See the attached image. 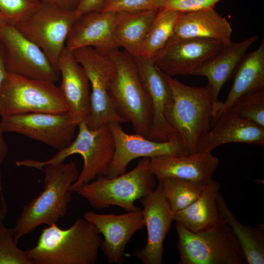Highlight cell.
Masks as SVG:
<instances>
[{
    "mask_svg": "<svg viewBox=\"0 0 264 264\" xmlns=\"http://www.w3.org/2000/svg\"><path fill=\"white\" fill-rule=\"evenodd\" d=\"M7 71L4 61L3 50L0 44V88ZM0 128V166L4 160L8 153V147Z\"/></svg>",
    "mask_w": 264,
    "mask_h": 264,
    "instance_id": "e575fe53",
    "label": "cell"
},
{
    "mask_svg": "<svg viewBox=\"0 0 264 264\" xmlns=\"http://www.w3.org/2000/svg\"><path fill=\"white\" fill-rule=\"evenodd\" d=\"M43 190L25 205L13 228L15 242L42 224H57L66 214L71 200L70 188L79 172L73 161L45 166Z\"/></svg>",
    "mask_w": 264,
    "mask_h": 264,
    "instance_id": "7a4b0ae2",
    "label": "cell"
},
{
    "mask_svg": "<svg viewBox=\"0 0 264 264\" xmlns=\"http://www.w3.org/2000/svg\"><path fill=\"white\" fill-rule=\"evenodd\" d=\"M157 10L115 13L113 37L118 48L123 47L132 57L140 56L148 30Z\"/></svg>",
    "mask_w": 264,
    "mask_h": 264,
    "instance_id": "484cf974",
    "label": "cell"
},
{
    "mask_svg": "<svg viewBox=\"0 0 264 264\" xmlns=\"http://www.w3.org/2000/svg\"><path fill=\"white\" fill-rule=\"evenodd\" d=\"M67 108L54 82L7 72L0 88V116L34 112L57 113Z\"/></svg>",
    "mask_w": 264,
    "mask_h": 264,
    "instance_id": "52a82bcc",
    "label": "cell"
},
{
    "mask_svg": "<svg viewBox=\"0 0 264 264\" xmlns=\"http://www.w3.org/2000/svg\"><path fill=\"white\" fill-rule=\"evenodd\" d=\"M232 76V86L225 100L220 101L218 111L212 119L214 122L241 96L264 88V40L256 49L244 55Z\"/></svg>",
    "mask_w": 264,
    "mask_h": 264,
    "instance_id": "cb8c5ba5",
    "label": "cell"
},
{
    "mask_svg": "<svg viewBox=\"0 0 264 264\" xmlns=\"http://www.w3.org/2000/svg\"><path fill=\"white\" fill-rule=\"evenodd\" d=\"M155 1L156 0H104L100 10L116 13L156 9Z\"/></svg>",
    "mask_w": 264,
    "mask_h": 264,
    "instance_id": "836d02e7",
    "label": "cell"
},
{
    "mask_svg": "<svg viewBox=\"0 0 264 264\" xmlns=\"http://www.w3.org/2000/svg\"><path fill=\"white\" fill-rule=\"evenodd\" d=\"M102 241L93 224L79 218L67 229L57 224L44 228L36 244L25 251L33 264H95Z\"/></svg>",
    "mask_w": 264,
    "mask_h": 264,
    "instance_id": "6da1fadb",
    "label": "cell"
},
{
    "mask_svg": "<svg viewBox=\"0 0 264 264\" xmlns=\"http://www.w3.org/2000/svg\"><path fill=\"white\" fill-rule=\"evenodd\" d=\"M215 122L214 127L201 139L198 152L212 151L218 146L231 143L264 145V128L229 111L221 115Z\"/></svg>",
    "mask_w": 264,
    "mask_h": 264,
    "instance_id": "7402d4cb",
    "label": "cell"
},
{
    "mask_svg": "<svg viewBox=\"0 0 264 264\" xmlns=\"http://www.w3.org/2000/svg\"><path fill=\"white\" fill-rule=\"evenodd\" d=\"M76 20L75 10H67L41 2L35 13L14 25L41 48L58 69L59 59Z\"/></svg>",
    "mask_w": 264,
    "mask_h": 264,
    "instance_id": "30bf717a",
    "label": "cell"
},
{
    "mask_svg": "<svg viewBox=\"0 0 264 264\" xmlns=\"http://www.w3.org/2000/svg\"><path fill=\"white\" fill-rule=\"evenodd\" d=\"M223 45L211 40L182 38L174 34L152 59L154 65L167 76L192 75Z\"/></svg>",
    "mask_w": 264,
    "mask_h": 264,
    "instance_id": "5bb4252c",
    "label": "cell"
},
{
    "mask_svg": "<svg viewBox=\"0 0 264 264\" xmlns=\"http://www.w3.org/2000/svg\"><path fill=\"white\" fill-rule=\"evenodd\" d=\"M109 125L112 135L115 150L105 176L111 178L126 172L131 161L139 158L187 154L178 135L165 141H157L135 133L130 134L123 130L121 123Z\"/></svg>",
    "mask_w": 264,
    "mask_h": 264,
    "instance_id": "4fadbf2b",
    "label": "cell"
},
{
    "mask_svg": "<svg viewBox=\"0 0 264 264\" xmlns=\"http://www.w3.org/2000/svg\"><path fill=\"white\" fill-rule=\"evenodd\" d=\"M41 4L39 0H0V12L16 24L35 13Z\"/></svg>",
    "mask_w": 264,
    "mask_h": 264,
    "instance_id": "1f68e13d",
    "label": "cell"
},
{
    "mask_svg": "<svg viewBox=\"0 0 264 264\" xmlns=\"http://www.w3.org/2000/svg\"><path fill=\"white\" fill-rule=\"evenodd\" d=\"M82 66L90 86V107L86 123L96 129L112 122L125 123L117 113L109 94V86L114 71V64L109 54H102L92 47L72 51Z\"/></svg>",
    "mask_w": 264,
    "mask_h": 264,
    "instance_id": "9c48e42d",
    "label": "cell"
},
{
    "mask_svg": "<svg viewBox=\"0 0 264 264\" xmlns=\"http://www.w3.org/2000/svg\"><path fill=\"white\" fill-rule=\"evenodd\" d=\"M219 162L212 151L206 150L192 154L152 157L149 158L148 169L158 179L173 177L206 185L212 179Z\"/></svg>",
    "mask_w": 264,
    "mask_h": 264,
    "instance_id": "e0dca14e",
    "label": "cell"
},
{
    "mask_svg": "<svg viewBox=\"0 0 264 264\" xmlns=\"http://www.w3.org/2000/svg\"><path fill=\"white\" fill-rule=\"evenodd\" d=\"M219 183L213 179L199 197L185 208L173 212L174 221L187 230L198 232L225 223L218 208Z\"/></svg>",
    "mask_w": 264,
    "mask_h": 264,
    "instance_id": "d4e9b609",
    "label": "cell"
},
{
    "mask_svg": "<svg viewBox=\"0 0 264 264\" xmlns=\"http://www.w3.org/2000/svg\"><path fill=\"white\" fill-rule=\"evenodd\" d=\"M115 13L96 11L85 14L74 23L66 47L73 51L92 47L102 54H108L118 48L114 40Z\"/></svg>",
    "mask_w": 264,
    "mask_h": 264,
    "instance_id": "d6986e66",
    "label": "cell"
},
{
    "mask_svg": "<svg viewBox=\"0 0 264 264\" xmlns=\"http://www.w3.org/2000/svg\"><path fill=\"white\" fill-rule=\"evenodd\" d=\"M0 264H33L26 253L17 246L13 228L0 223Z\"/></svg>",
    "mask_w": 264,
    "mask_h": 264,
    "instance_id": "4dcf8cb0",
    "label": "cell"
},
{
    "mask_svg": "<svg viewBox=\"0 0 264 264\" xmlns=\"http://www.w3.org/2000/svg\"><path fill=\"white\" fill-rule=\"evenodd\" d=\"M114 71L109 94L118 114L130 122L135 133L148 138L153 118L151 101L133 57L115 48L109 53Z\"/></svg>",
    "mask_w": 264,
    "mask_h": 264,
    "instance_id": "277c9868",
    "label": "cell"
},
{
    "mask_svg": "<svg viewBox=\"0 0 264 264\" xmlns=\"http://www.w3.org/2000/svg\"><path fill=\"white\" fill-rule=\"evenodd\" d=\"M77 127V122L68 111L22 114L3 117L0 121L3 133H19L58 151L72 141Z\"/></svg>",
    "mask_w": 264,
    "mask_h": 264,
    "instance_id": "7c38bea8",
    "label": "cell"
},
{
    "mask_svg": "<svg viewBox=\"0 0 264 264\" xmlns=\"http://www.w3.org/2000/svg\"><path fill=\"white\" fill-rule=\"evenodd\" d=\"M104 0H80L75 10L77 20L82 15L100 10Z\"/></svg>",
    "mask_w": 264,
    "mask_h": 264,
    "instance_id": "d590c367",
    "label": "cell"
},
{
    "mask_svg": "<svg viewBox=\"0 0 264 264\" xmlns=\"http://www.w3.org/2000/svg\"><path fill=\"white\" fill-rule=\"evenodd\" d=\"M227 111L264 128V88L241 96Z\"/></svg>",
    "mask_w": 264,
    "mask_h": 264,
    "instance_id": "f546056e",
    "label": "cell"
},
{
    "mask_svg": "<svg viewBox=\"0 0 264 264\" xmlns=\"http://www.w3.org/2000/svg\"><path fill=\"white\" fill-rule=\"evenodd\" d=\"M221 0H156L155 8L170 10L181 13L214 8Z\"/></svg>",
    "mask_w": 264,
    "mask_h": 264,
    "instance_id": "d6a6232c",
    "label": "cell"
},
{
    "mask_svg": "<svg viewBox=\"0 0 264 264\" xmlns=\"http://www.w3.org/2000/svg\"><path fill=\"white\" fill-rule=\"evenodd\" d=\"M144 226L147 232L144 246L133 251V255L143 264H161L164 241L173 221V211L164 196L160 183L140 199Z\"/></svg>",
    "mask_w": 264,
    "mask_h": 264,
    "instance_id": "9a60e30c",
    "label": "cell"
},
{
    "mask_svg": "<svg viewBox=\"0 0 264 264\" xmlns=\"http://www.w3.org/2000/svg\"><path fill=\"white\" fill-rule=\"evenodd\" d=\"M257 36L250 37L238 43L231 42L224 45L216 54L199 66L192 75L205 77L207 85L211 89L215 104L216 115L220 101L218 96L224 84L232 76L238 65L246 51L258 39Z\"/></svg>",
    "mask_w": 264,
    "mask_h": 264,
    "instance_id": "44dd1931",
    "label": "cell"
},
{
    "mask_svg": "<svg viewBox=\"0 0 264 264\" xmlns=\"http://www.w3.org/2000/svg\"><path fill=\"white\" fill-rule=\"evenodd\" d=\"M181 12L158 9L144 39L140 56L153 59L174 34Z\"/></svg>",
    "mask_w": 264,
    "mask_h": 264,
    "instance_id": "83f0119b",
    "label": "cell"
},
{
    "mask_svg": "<svg viewBox=\"0 0 264 264\" xmlns=\"http://www.w3.org/2000/svg\"><path fill=\"white\" fill-rule=\"evenodd\" d=\"M9 22L7 18L0 12V24L3 22Z\"/></svg>",
    "mask_w": 264,
    "mask_h": 264,
    "instance_id": "74e56055",
    "label": "cell"
},
{
    "mask_svg": "<svg viewBox=\"0 0 264 264\" xmlns=\"http://www.w3.org/2000/svg\"><path fill=\"white\" fill-rule=\"evenodd\" d=\"M178 264H243L239 244L229 227L223 223L193 232L176 222Z\"/></svg>",
    "mask_w": 264,
    "mask_h": 264,
    "instance_id": "ba28073f",
    "label": "cell"
},
{
    "mask_svg": "<svg viewBox=\"0 0 264 264\" xmlns=\"http://www.w3.org/2000/svg\"><path fill=\"white\" fill-rule=\"evenodd\" d=\"M165 75L172 91L165 118L179 136L188 154L198 152L199 142L210 129V121L215 113V104L210 88L184 84Z\"/></svg>",
    "mask_w": 264,
    "mask_h": 264,
    "instance_id": "3957f363",
    "label": "cell"
},
{
    "mask_svg": "<svg viewBox=\"0 0 264 264\" xmlns=\"http://www.w3.org/2000/svg\"><path fill=\"white\" fill-rule=\"evenodd\" d=\"M78 127L76 138L49 159L45 161L25 159L16 161V165L43 170L46 165L63 162L68 157L79 154L82 156L84 163L81 172L70 188L71 191L74 193L97 177L106 176L115 150L109 125L91 129L83 121Z\"/></svg>",
    "mask_w": 264,
    "mask_h": 264,
    "instance_id": "5b68a950",
    "label": "cell"
},
{
    "mask_svg": "<svg viewBox=\"0 0 264 264\" xmlns=\"http://www.w3.org/2000/svg\"><path fill=\"white\" fill-rule=\"evenodd\" d=\"M0 197H2L3 194L2 193L1 175L0 170Z\"/></svg>",
    "mask_w": 264,
    "mask_h": 264,
    "instance_id": "f35d334b",
    "label": "cell"
},
{
    "mask_svg": "<svg viewBox=\"0 0 264 264\" xmlns=\"http://www.w3.org/2000/svg\"><path fill=\"white\" fill-rule=\"evenodd\" d=\"M42 2L46 3L59 8L67 10H75L77 7L80 0H39Z\"/></svg>",
    "mask_w": 264,
    "mask_h": 264,
    "instance_id": "8d00e7d4",
    "label": "cell"
},
{
    "mask_svg": "<svg viewBox=\"0 0 264 264\" xmlns=\"http://www.w3.org/2000/svg\"><path fill=\"white\" fill-rule=\"evenodd\" d=\"M58 70L61 75L59 87L70 112L78 124L86 121L89 112L90 86L82 66L66 47L59 59Z\"/></svg>",
    "mask_w": 264,
    "mask_h": 264,
    "instance_id": "ffe728a7",
    "label": "cell"
},
{
    "mask_svg": "<svg viewBox=\"0 0 264 264\" xmlns=\"http://www.w3.org/2000/svg\"><path fill=\"white\" fill-rule=\"evenodd\" d=\"M0 44L7 71L55 83L59 72L37 44L8 22L0 24Z\"/></svg>",
    "mask_w": 264,
    "mask_h": 264,
    "instance_id": "8fae6325",
    "label": "cell"
},
{
    "mask_svg": "<svg viewBox=\"0 0 264 264\" xmlns=\"http://www.w3.org/2000/svg\"><path fill=\"white\" fill-rule=\"evenodd\" d=\"M158 180L165 198L173 212L182 210L189 205L199 197L206 186L173 177Z\"/></svg>",
    "mask_w": 264,
    "mask_h": 264,
    "instance_id": "f1b7e54d",
    "label": "cell"
},
{
    "mask_svg": "<svg viewBox=\"0 0 264 264\" xmlns=\"http://www.w3.org/2000/svg\"><path fill=\"white\" fill-rule=\"evenodd\" d=\"M232 31L226 18L211 8L180 13L174 34L182 38L211 40L225 45L232 42Z\"/></svg>",
    "mask_w": 264,
    "mask_h": 264,
    "instance_id": "603a6c76",
    "label": "cell"
},
{
    "mask_svg": "<svg viewBox=\"0 0 264 264\" xmlns=\"http://www.w3.org/2000/svg\"><path fill=\"white\" fill-rule=\"evenodd\" d=\"M219 211L229 227L242 250L246 263L264 264V226H250L240 222L230 210L220 192L218 198Z\"/></svg>",
    "mask_w": 264,
    "mask_h": 264,
    "instance_id": "4316f807",
    "label": "cell"
},
{
    "mask_svg": "<svg viewBox=\"0 0 264 264\" xmlns=\"http://www.w3.org/2000/svg\"><path fill=\"white\" fill-rule=\"evenodd\" d=\"M149 160V158H144L132 170L115 177L98 176L76 193L95 209L116 206L127 212L139 210L135 201L155 186L154 176L148 169Z\"/></svg>",
    "mask_w": 264,
    "mask_h": 264,
    "instance_id": "8992f818",
    "label": "cell"
},
{
    "mask_svg": "<svg viewBox=\"0 0 264 264\" xmlns=\"http://www.w3.org/2000/svg\"><path fill=\"white\" fill-rule=\"evenodd\" d=\"M83 218L93 224L102 239L100 249L110 264L124 262L127 244L144 226L142 209L122 214H105L88 211Z\"/></svg>",
    "mask_w": 264,
    "mask_h": 264,
    "instance_id": "2e32d148",
    "label": "cell"
},
{
    "mask_svg": "<svg viewBox=\"0 0 264 264\" xmlns=\"http://www.w3.org/2000/svg\"><path fill=\"white\" fill-rule=\"evenodd\" d=\"M143 83L150 98L153 118L148 138L165 141L178 135L167 123L164 112L172 98L171 86L164 74L154 64L152 59L133 57Z\"/></svg>",
    "mask_w": 264,
    "mask_h": 264,
    "instance_id": "ac0fdd59",
    "label": "cell"
}]
</instances>
